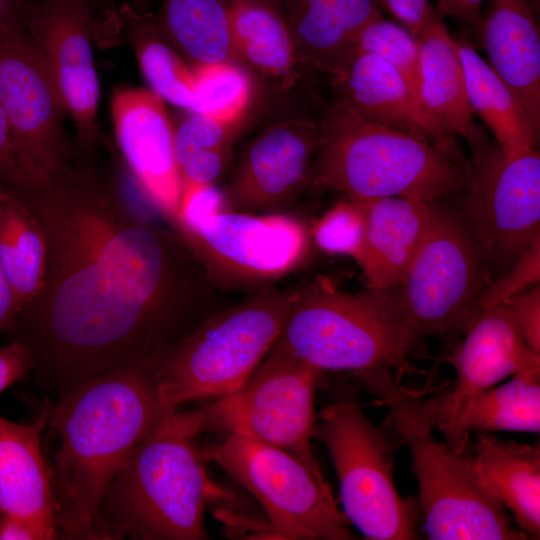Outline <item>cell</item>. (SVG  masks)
I'll return each mask as SVG.
<instances>
[{"instance_id": "cell-1", "label": "cell", "mask_w": 540, "mask_h": 540, "mask_svg": "<svg viewBox=\"0 0 540 540\" xmlns=\"http://www.w3.org/2000/svg\"><path fill=\"white\" fill-rule=\"evenodd\" d=\"M15 189L42 225L47 256L42 286L10 331L57 400L120 365L154 360L213 314L217 287L199 261L115 175L67 163Z\"/></svg>"}, {"instance_id": "cell-2", "label": "cell", "mask_w": 540, "mask_h": 540, "mask_svg": "<svg viewBox=\"0 0 540 540\" xmlns=\"http://www.w3.org/2000/svg\"><path fill=\"white\" fill-rule=\"evenodd\" d=\"M164 415L152 360L106 371L51 405L47 427L60 440L51 468L60 536L105 540L100 498Z\"/></svg>"}, {"instance_id": "cell-3", "label": "cell", "mask_w": 540, "mask_h": 540, "mask_svg": "<svg viewBox=\"0 0 540 540\" xmlns=\"http://www.w3.org/2000/svg\"><path fill=\"white\" fill-rule=\"evenodd\" d=\"M201 409L164 415L104 490L98 518L105 540H204V511L217 490L203 449Z\"/></svg>"}, {"instance_id": "cell-4", "label": "cell", "mask_w": 540, "mask_h": 540, "mask_svg": "<svg viewBox=\"0 0 540 540\" xmlns=\"http://www.w3.org/2000/svg\"><path fill=\"white\" fill-rule=\"evenodd\" d=\"M320 127L312 181L354 201L444 200L465 190L468 160L375 123L336 100Z\"/></svg>"}, {"instance_id": "cell-5", "label": "cell", "mask_w": 540, "mask_h": 540, "mask_svg": "<svg viewBox=\"0 0 540 540\" xmlns=\"http://www.w3.org/2000/svg\"><path fill=\"white\" fill-rule=\"evenodd\" d=\"M419 338L404 307L400 285L347 293L324 285L297 288L273 347L321 371L355 376L378 370L418 372L409 354Z\"/></svg>"}, {"instance_id": "cell-6", "label": "cell", "mask_w": 540, "mask_h": 540, "mask_svg": "<svg viewBox=\"0 0 540 540\" xmlns=\"http://www.w3.org/2000/svg\"><path fill=\"white\" fill-rule=\"evenodd\" d=\"M357 378L387 408L389 424L409 448L420 521L429 539H527L485 486L472 458L435 438L419 412V393L404 387L389 370Z\"/></svg>"}, {"instance_id": "cell-7", "label": "cell", "mask_w": 540, "mask_h": 540, "mask_svg": "<svg viewBox=\"0 0 540 540\" xmlns=\"http://www.w3.org/2000/svg\"><path fill=\"white\" fill-rule=\"evenodd\" d=\"M296 296L297 288L259 290L213 313L154 359L164 412L239 387L273 347Z\"/></svg>"}, {"instance_id": "cell-8", "label": "cell", "mask_w": 540, "mask_h": 540, "mask_svg": "<svg viewBox=\"0 0 540 540\" xmlns=\"http://www.w3.org/2000/svg\"><path fill=\"white\" fill-rule=\"evenodd\" d=\"M313 438L329 452L344 514L367 539L418 538L417 498H403L393 478L394 446L352 394H342L316 414Z\"/></svg>"}, {"instance_id": "cell-9", "label": "cell", "mask_w": 540, "mask_h": 540, "mask_svg": "<svg viewBox=\"0 0 540 540\" xmlns=\"http://www.w3.org/2000/svg\"><path fill=\"white\" fill-rule=\"evenodd\" d=\"M467 143L471 159L461 212L493 280L540 238V155L535 148L508 157L479 125Z\"/></svg>"}, {"instance_id": "cell-10", "label": "cell", "mask_w": 540, "mask_h": 540, "mask_svg": "<svg viewBox=\"0 0 540 540\" xmlns=\"http://www.w3.org/2000/svg\"><path fill=\"white\" fill-rule=\"evenodd\" d=\"M233 391L202 406L203 431H219L278 447L328 483L311 447L315 392L323 371L272 347Z\"/></svg>"}, {"instance_id": "cell-11", "label": "cell", "mask_w": 540, "mask_h": 540, "mask_svg": "<svg viewBox=\"0 0 540 540\" xmlns=\"http://www.w3.org/2000/svg\"><path fill=\"white\" fill-rule=\"evenodd\" d=\"M202 449L207 461H214L258 500L277 538L358 539L329 483L319 481L288 452L235 434Z\"/></svg>"}, {"instance_id": "cell-12", "label": "cell", "mask_w": 540, "mask_h": 540, "mask_svg": "<svg viewBox=\"0 0 540 540\" xmlns=\"http://www.w3.org/2000/svg\"><path fill=\"white\" fill-rule=\"evenodd\" d=\"M175 233L220 290L269 287L303 266L313 242L293 215L229 207L184 222Z\"/></svg>"}, {"instance_id": "cell-13", "label": "cell", "mask_w": 540, "mask_h": 540, "mask_svg": "<svg viewBox=\"0 0 540 540\" xmlns=\"http://www.w3.org/2000/svg\"><path fill=\"white\" fill-rule=\"evenodd\" d=\"M488 281L461 209L433 202L425 236L400 284L415 335L465 332Z\"/></svg>"}, {"instance_id": "cell-14", "label": "cell", "mask_w": 540, "mask_h": 540, "mask_svg": "<svg viewBox=\"0 0 540 540\" xmlns=\"http://www.w3.org/2000/svg\"><path fill=\"white\" fill-rule=\"evenodd\" d=\"M0 104L25 185L69 163L71 150L63 130L66 111L25 27L0 30Z\"/></svg>"}, {"instance_id": "cell-15", "label": "cell", "mask_w": 540, "mask_h": 540, "mask_svg": "<svg viewBox=\"0 0 540 540\" xmlns=\"http://www.w3.org/2000/svg\"><path fill=\"white\" fill-rule=\"evenodd\" d=\"M97 21L90 0H32L25 17L26 36L47 66L83 151L98 140L100 85L92 50Z\"/></svg>"}, {"instance_id": "cell-16", "label": "cell", "mask_w": 540, "mask_h": 540, "mask_svg": "<svg viewBox=\"0 0 540 540\" xmlns=\"http://www.w3.org/2000/svg\"><path fill=\"white\" fill-rule=\"evenodd\" d=\"M465 334L451 357L455 384L418 405L424 420L443 433L455 452L459 420L477 395L518 372L540 369V354L522 338L506 304L478 311Z\"/></svg>"}, {"instance_id": "cell-17", "label": "cell", "mask_w": 540, "mask_h": 540, "mask_svg": "<svg viewBox=\"0 0 540 540\" xmlns=\"http://www.w3.org/2000/svg\"><path fill=\"white\" fill-rule=\"evenodd\" d=\"M111 113L117 147L141 199L174 230L181 178L174 151V127L164 100L151 90L120 87Z\"/></svg>"}, {"instance_id": "cell-18", "label": "cell", "mask_w": 540, "mask_h": 540, "mask_svg": "<svg viewBox=\"0 0 540 540\" xmlns=\"http://www.w3.org/2000/svg\"><path fill=\"white\" fill-rule=\"evenodd\" d=\"M320 127L296 117L266 128L248 146L226 195L230 208L272 213L312 181Z\"/></svg>"}, {"instance_id": "cell-19", "label": "cell", "mask_w": 540, "mask_h": 540, "mask_svg": "<svg viewBox=\"0 0 540 540\" xmlns=\"http://www.w3.org/2000/svg\"><path fill=\"white\" fill-rule=\"evenodd\" d=\"M332 83L337 100L363 117L467 160L459 148L457 135L424 109L403 75L383 60L354 52Z\"/></svg>"}, {"instance_id": "cell-20", "label": "cell", "mask_w": 540, "mask_h": 540, "mask_svg": "<svg viewBox=\"0 0 540 540\" xmlns=\"http://www.w3.org/2000/svg\"><path fill=\"white\" fill-rule=\"evenodd\" d=\"M487 1L480 33L488 64L511 90L539 140L540 36L530 0Z\"/></svg>"}, {"instance_id": "cell-21", "label": "cell", "mask_w": 540, "mask_h": 540, "mask_svg": "<svg viewBox=\"0 0 540 540\" xmlns=\"http://www.w3.org/2000/svg\"><path fill=\"white\" fill-rule=\"evenodd\" d=\"M51 405L28 424L0 416V513L21 517L57 536L58 506L52 469L41 450Z\"/></svg>"}, {"instance_id": "cell-22", "label": "cell", "mask_w": 540, "mask_h": 540, "mask_svg": "<svg viewBox=\"0 0 540 540\" xmlns=\"http://www.w3.org/2000/svg\"><path fill=\"white\" fill-rule=\"evenodd\" d=\"M302 64L332 78L353 54L365 27L382 16L378 0H284Z\"/></svg>"}, {"instance_id": "cell-23", "label": "cell", "mask_w": 540, "mask_h": 540, "mask_svg": "<svg viewBox=\"0 0 540 540\" xmlns=\"http://www.w3.org/2000/svg\"><path fill=\"white\" fill-rule=\"evenodd\" d=\"M362 203L365 242L358 265L369 287L400 285L425 236L433 202L387 197Z\"/></svg>"}, {"instance_id": "cell-24", "label": "cell", "mask_w": 540, "mask_h": 540, "mask_svg": "<svg viewBox=\"0 0 540 540\" xmlns=\"http://www.w3.org/2000/svg\"><path fill=\"white\" fill-rule=\"evenodd\" d=\"M473 463L491 494L526 538L540 536V445L476 434Z\"/></svg>"}, {"instance_id": "cell-25", "label": "cell", "mask_w": 540, "mask_h": 540, "mask_svg": "<svg viewBox=\"0 0 540 540\" xmlns=\"http://www.w3.org/2000/svg\"><path fill=\"white\" fill-rule=\"evenodd\" d=\"M96 36L123 39L132 47L151 91L178 107L190 109L196 89L192 69L158 30L154 18L130 3L103 12Z\"/></svg>"}, {"instance_id": "cell-26", "label": "cell", "mask_w": 540, "mask_h": 540, "mask_svg": "<svg viewBox=\"0 0 540 540\" xmlns=\"http://www.w3.org/2000/svg\"><path fill=\"white\" fill-rule=\"evenodd\" d=\"M417 97L424 109L468 142L478 126L466 95L455 38L435 14L417 37Z\"/></svg>"}, {"instance_id": "cell-27", "label": "cell", "mask_w": 540, "mask_h": 540, "mask_svg": "<svg viewBox=\"0 0 540 540\" xmlns=\"http://www.w3.org/2000/svg\"><path fill=\"white\" fill-rule=\"evenodd\" d=\"M237 58L282 87L293 86L302 64L285 17L251 0H225Z\"/></svg>"}, {"instance_id": "cell-28", "label": "cell", "mask_w": 540, "mask_h": 540, "mask_svg": "<svg viewBox=\"0 0 540 540\" xmlns=\"http://www.w3.org/2000/svg\"><path fill=\"white\" fill-rule=\"evenodd\" d=\"M469 107L503 153L517 157L536 148L531 131L511 90L466 39H456Z\"/></svg>"}, {"instance_id": "cell-29", "label": "cell", "mask_w": 540, "mask_h": 540, "mask_svg": "<svg viewBox=\"0 0 540 540\" xmlns=\"http://www.w3.org/2000/svg\"><path fill=\"white\" fill-rule=\"evenodd\" d=\"M45 232L23 196L0 181V261L18 312L38 293L45 273Z\"/></svg>"}, {"instance_id": "cell-30", "label": "cell", "mask_w": 540, "mask_h": 540, "mask_svg": "<svg viewBox=\"0 0 540 540\" xmlns=\"http://www.w3.org/2000/svg\"><path fill=\"white\" fill-rule=\"evenodd\" d=\"M154 20L192 67L237 59L225 0H162Z\"/></svg>"}, {"instance_id": "cell-31", "label": "cell", "mask_w": 540, "mask_h": 540, "mask_svg": "<svg viewBox=\"0 0 540 540\" xmlns=\"http://www.w3.org/2000/svg\"><path fill=\"white\" fill-rule=\"evenodd\" d=\"M496 431L539 433L540 369L518 372L477 395L459 420L457 452L471 447V432Z\"/></svg>"}, {"instance_id": "cell-32", "label": "cell", "mask_w": 540, "mask_h": 540, "mask_svg": "<svg viewBox=\"0 0 540 540\" xmlns=\"http://www.w3.org/2000/svg\"><path fill=\"white\" fill-rule=\"evenodd\" d=\"M196 89L192 113L226 122H241L252 98L253 84L234 62H216L192 67Z\"/></svg>"}, {"instance_id": "cell-33", "label": "cell", "mask_w": 540, "mask_h": 540, "mask_svg": "<svg viewBox=\"0 0 540 540\" xmlns=\"http://www.w3.org/2000/svg\"><path fill=\"white\" fill-rule=\"evenodd\" d=\"M354 52L371 54L391 65L416 93L418 39L401 24L387 20L383 15L376 18L361 33Z\"/></svg>"}, {"instance_id": "cell-34", "label": "cell", "mask_w": 540, "mask_h": 540, "mask_svg": "<svg viewBox=\"0 0 540 540\" xmlns=\"http://www.w3.org/2000/svg\"><path fill=\"white\" fill-rule=\"evenodd\" d=\"M318 248L332 255H344L360 262L365 242L363 203L347 199L321 216L310 230Z\"/></svg>"}, {"instance_id": "cell-35", "label": "cell", "mask_w": 540, "mask_h": 540, "mask_svg": "<svg viewBox=\"0 0 540 540\" xmlns=\"http://www.w3.org/2000/svg\"><path fill=\"white\" fill-rule=\"evenodd\" d=\"M240 122H226L192 113L174 127V151L177 165L191 156L209 150H230Z\"/></svg>"}, {"instance_id": "cell-36", "label": "cell", "mask_w": 540, "mask_h": 540, "mask_svg": "<svg viewBox=\"0 0 540 540\" xmlns=\"http://www.w3.org/2000/svg\"><path fill=\"white\" fill-rule=\"evenodd\" d=\"M539 281L540 238L532 243L509 270L487 282L479 297L477 312L494 305L504 304L539 284Z\"/></svg>"}, {"instance_id": "cell-37", "label": "cell", "mask_w": 540, "mask_h": 540, "mask_svg": "<svg viewBox=\"0 0 540 540\" xmlns=\"http://www.w3.org/2000/svg\"><path fill=\"white\" fill-rule=\"evenodd\" d=\"M511 318L528 346L540 354V285L509 300Z\"/></svg>"}, {"instance_id": "cell-38", "label": "cell", "mask_w": 540, "mask_h": 540, "mask_svg": "<svg viewBox=\"0 0 540 540\" xmlns=\"http://www.w3.org/2000/svg\"><path fill=\"white\" fill-rule=\"evenodd\" d=\"M378 3L416 38L436 14L428 0H378Z\"/></svg>"}, {"instance_id": "cell-39", "label": "cell", "mask_w": 540, "mask_h": 540, "mask_svg": "<svg viewBox=\"0 0 540 540\" xmlns=\"http://www.w3.org/2000/svg\"><path fill=\"white\" fill-rule=\"evenodd\" d=\"M33 361L27 349L18 341L0 347V392L31 371Z\"/></svg>"}, {"instance_id": "cell-40", "label": "cell", "mask_w": 540, "mask_h": 540, "mask_svg": "<svg viewBox=\"0 0 540 540\" xmlns=\"http://www.w3.org/2000/svg\"><path fill=\"white\" fill-rule=\"evenodd\" d=\"M0 181L11 187H23L26 182L15 160L10 128L0 104Z\"/></svg>"}, {"instance_id": "cell-41", "label": "cell", "mask_w": 540, "mask_h": 540, "mask_svg": "<svg viewBox=\"0 0 540 540\" xmlns=\"http://www.w3.org/2000/svg\"><path fill=\"white\" fill-rule=\"evenodd\" d=\"M38 524L27 519L0 513V540H50Z\"/></svg>"}, {"instance_id": "cell-42", "label": "cell", "mask_w": 540, "mask_h": 540, "mask_svg": "<svg viewBox=\"0 0 540 540\" xmlns=\"http://www.w3.org/2000/svg\"><path fill=\"white\" fill-rule=\"evenodd\" d=\"M435 13L440 17H453L474 24L480 22V11L487 0H435Z\"/></svg>"}, {"instance_id": "cell-43", "label": "cell", "mask_w": 540, "mask_h": 540, "mask_svg": "<svg viewBox=\"0 0 540 540\" xmlns=\"http://www.w3.org/2000/svg\"><path fill=\"white\" fill-rule=\"evenodd\" d=\"M17 314L14 291L0 261V333L13 328Z\"/></svg>"}, {"instance_id": "cell-44", "label": "cell", "mask_w": 540, "mask_h": 540, "mask_svg": "<svg viewBox=\"0 0 540 540\" xmlns=\"http://www.w3.org/2000/svg\"><path fill=\"white\" fill-rule=\"evenodd\" d=\"M32 0H0V30L24 27L28 5Z\"/></svg>"}, {"instance_id": "cell-45", "label": "cell", "mask_w": 540, "mask_h": 540, "mask_svg": "<svg viewBox=\"0 0 540 540\" xmlns=\"http://www.w3.org/2000/svg\"><path fill=\"white\" fill-rule=\"evenodd\" d=\"M92 7L95 11V9H102L103 12L114 9V1L115 0H90ZM130 4L137 9L138 11L142 13H149V7L151 5V0H130Z\"/></svg>"}, {"instance_id": "cell-46", "label": "cell", "mask_w": 540, "mask_h": 540, "mask_svg": "<svg viewBox=\"0 0 540 540\" xmlns=\"http://www.w3.org/2000/svg\"><path fill=\"white\" fill-rule=\"evenodd\" d=\"M263 4L273 10L279 12L285 17L284 0H251ZM286 19V18H285Z\"/></svg>"}, {"instance_id": "cell-47", "label": "cell", "mask_w": 540, "mask_h": 540, "mask_svg": "<svg viewBox=\"0 0 540 540\" xmlns=\"http://www.w3.org/2000/svg\"><path fill=\"white\" fill-rule=\"evenodd\" d=\"M534 1H536V0H534ZM537 1H538V0H537Z\"/></svg>"}]
</instances>
